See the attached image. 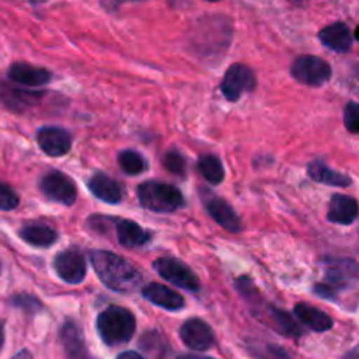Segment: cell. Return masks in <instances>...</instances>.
Wrapping results in <instances>:
<instances>
[{
	"label": "cell",
	"instance_id": "cell-1",
	"mask_svg": "<svg viewBox=\"0 0 359 359\" xmlns=\"http://www.w3.org/2000/svg\"><path fill=\"white\" fill-rule=\"evenodd\" d=\"M90 259L102 283L116 293H130L142 280L139 270L114 252L93 251Z\"/></svg>",
	"mask_w": 359,
	"mask_h": 359
},
{
	"label": "cell",
	"instance_id": "cell-2",
	"mask_svg": "<svg viewBox=\"0 0 359 359\" xmlns=\"http://www.w3.org/2000/svg\"><path fill=\"white\" fill-rule=\"evenodd\" d=\"M97 330L107 346L126 344L135 333V318L128 309L112 305L97 318Z\"/></svg>",
	"mask_w": 359,
	"mask_h": 359
},
{
	"label": "cell",
	"instance_id": "cell-3",
	"mask_svg": "<svg viewBox=\"0 0 359 359\" xmlns=\"http://www.w3.org/2000/svg\"><path fill=\"white\" fill-rule=\"evenodd\" d=\"M137 196L144 209L158 214L174 212L184 205V196L179 188L160 181H146L139 184Z\"/></svg>",
	"mask_w": 359,
	"mask_h": 359
},
{
	"label": "cell",
	"instance_id": "cell-4",
	"mask_svg": "<svg viewBox=\"0 0 359 359\" xmlns=\"http://www.w3.org/2000/svg\"><path fill=\"white\" fill-rule=\"evenodd\" d=\"M291 76L307 86H321L332 79V67L319 56H298L291 65Z\"/></svg>",
	"mask_w": 359,
	"mask_h": 359
},
{
	"label": "cell",
	"instance_id": "cell-5",
	"mask_svg": "<svg viewBox=\"0 0 359 359\" xmlns=\"http://www.w3.org/2000/svg\"><path fill=\"white\" fill-rule=\"evenodd\" d=\"M39 188H41L42 195L46 198H49L51 202L62 203V205L70 207L76 203L77 198V186L69 175H65L63 172L53 170L49 174H46L44 177L39 182Z\"/></svg>",
	"mask_w": 359,
	"mask_h": 359
},
{
	"label": "cell",
	"instance_id": "cell-6",
	"mask_svg": "<svg viewBox=\"0 0 359 359\" xmlns=\"http://www.w3.org/2000/svg\"><path fill=\"white\" fill-rule=\"evenodd\" d=\"M153 266L165 280H168L174 286L186 291H191V293L200 291L198 277L195 276V272L186 263L179 262L175 258H158L153 263Z\"/></svg>",
	"mask_w": 359,
	"mask_h": 359
},
{
	"label": "cell",
	"instance_id": "cell-7",
	"mask_svg": "<svg viewBox=\"0 0 359 359\" xmlns=\"http://www.w3.org/2000/svg\"><path fill=\"white\" fill-rule=\"evenodd\" d=\"M256 88L255 72L244 63H235L226 70L221 83V91L224 98L230 102H237L245 91H252Z\"/></svg>",
	"mask_w": 359,
	"mask_h": 359
},
{
	"label": "cell",
	"instance_id": "cell-8",
	"mask_svg": "<svg viewBox=\"0 0 359 359\" xmlns=\"http://www.w3.org/2000/svg\"><path fill=\"white\" fill-rule=\"evenodd\" d=\"M53 266H55L56 276L67 284H81L86 277V259L79 249L72 248L58 252Z\"/></svg>",
	"mask_w": 359,
	"mask_h": 359
},
{
	"label": "cell",
	"instance_id": "cell-9",
	"mask_svg": "<svg viewBox=\"0 0 359 359\" xmlns=\"http://www.w3.org/2000/svg\"><path fill=\"white\" fill-rule=\"evenodd\" d=\"M203 205H205L209 216L224 230L231 231V233H238L242 230L241 217L224 198L212 195V193H203Z\"/></svg>",
	"mask_w": 359,
	"mask_h": 359
},
{
	"label": "cell",
	"instance_id": "cell-10",
	"mask_svg": "<svg viewBox=\"0 0 359 359\" xmlns=\"http://www.w3.org/2000/svg\"><path fill=\"white\" fill-rule=\"evenodd\" d=\"M37 144L48 156H65L72 147V137L67 130L46 126L37 132Z\"/></svg>",
	"mask_w": 359,
	"mask_h": 359
},
{
	"label": "cell",
	"instance_id": "cell-11",
	"mask_svg": "<svg viewBox=\"0 0 359 359\" xmlns=\"http://www.w3.org/2000/svg\"><path fill=\"white\" fill-rule=\"evenodd\" d=\"M181 340L193 351H207L214 346L212 328L202 319H188L181 326Z\"/></svg>",
	"mask_w": 359,
	"mask_h": 359
},
{
	"label": "cell",
	"instance_id": "cell-12",
	"mask_svg": "<svg viewBox=\"0 0 359 359\" xmlns=\"http://www.w3.org/2000/svg\"><path fill=\"white\" fill-rule=\"evenodd\" d=\"M11 83L25 88H37L44 86L51 81V72L42 67L30 65V63H13L7 72Z\"/></svg>",
	"mask_w": 359,
	"mask_h": 359
},
{
	"label": "cell",
	"instance_id": "cell-13",
	"mask_svg": "<svg viewBox=\"0 0 359 359\" xmlns=\"http://www.w3.org/2000/svg\"><path fill=\"white\" fill-rule=\"evenodd\" d=\"M116 237H118L119 245L126 249H139L144 248L151 242V233L144 230L140 224L133 223L130 219H116Z\"/></svg>",
	"mask_w": 359,
	"mask_h": 359
},
{
	"label": "cell",
	"instance_id": "cell-14",
	"mask_svg": "<svg viewBox=\"0 0 359 359\" xmlns=\"http://www.w3.org/2000/svg\"><path fill=\"white\" fill-rule=\"evenodd\" d=\"M142 297L151 304L158 305L167 311H181L184 307V298L177 293V291L170 290V287L163 286V284L151 283L142 287Z\"/></svg>",
	"mask_w": 359,
	"mask_h": 359
},
{
	"label": "cell",
	"instance_id": "cell-15",
	"mask_svg": "<svg viewBox=\"0 0 359 359\" xmlns=\"http://www.w3.org/2000/svg\"><path fill=\"white\" fill-rule=\"evenodd\" d=\"M88 188H90L91 195L105 203H119L123 200L121 184L104 172H97L91 175Z\"/></svg>",
	"mask_w": 359,
	"mask_h": 359
},
{
	"label": "cell",
	"instance_id": "cell-16",
	"mask_svg": "<svg viewBox=\"0 0 359 359\" xmlns=\"http://www.w3.org/2000/svg\"><path fill=\"white\" fill-rule=\"evenodd\" d=\"M359 216V205L353 196L335 195L330 200L328 219L337 224H351Z\"/></svg>",
	"mask_w": 359,
	"mask_h": 359
},
{
	"label": "cell",
	"instance_id": "cell-17",
	"mask_svg": "<svg viewBox=\"0 0 359 359\" xmlns=\"http://www.w3.org/2000/svg\"><path fill=\"white\" fill-rule=\"evenodd\" d=\"M319 39L326 48L337 53H347L353 46V34L346 23H333L319 32Z\"/></svg>",
	"mask_w": 359,
	"mask_h": 359
},
{
	"label": "cell",
	"instance_id": "cell-18",
	"mask_svg": "<svg viewBox=\"0 0 359 359\" xmlns=\"http://www.w3.org/2000/svg\"><path fill=\"white\" fill-rule=\"evenodd\" d=\"M62 344L69 359H91L88 354L84 337L79 326L74 321H67L62 328Z\"/></svg>",
	"mask_w": 359,
	"mask_h": 359
},
{
	"label": "cell",
	"instance_id": "cell-19",
	"mask_svg": "<svg viewBox=\"0 0 359 359\" xmlns=\"http://www.w3.org/2000/svg\"><path fill=\"white\" fill-rule=\"evenodd\" d=\"M20 238L34 248H49L56 242L58 233L46 223H28L20 230Z\"/></svg>",
	"mask_w": 359,
	"mask_h": 359
},
{
	"label": "cell",
	"instance_id": "cell-20",
	"mask_svg": "<svg viewBox=\"0 0 359 359\" xmlns=\"http://www.w3.org/2000/svg\"><path fill=\"white\" fill-rule=\"evenodd\" d=\"M42 95L44 93L32 90H18V88L7 86V84L0 88V100L14 111H23V109L32 107L41 100Z\"/></svg>",
	"mask_w": 359,
	"mask_h": 359
},
{
	"label": "cell",
	"instance_id": "cell-21",
	"mask_svg": "<svg viewBox=\"0 0 359 359\" xmlns=\"http://www.w3.org/2000/svg\"><path fill=\"white\" fill-rule=\"evenodd\" d=\"M294 316L314 332H328L333 326V319L328 314L307 304H298L294 307Z\"/></svg>",
	"mask_w": 359,
	"mask_h": 359
},
{
	"label": "cell",
	"instance_id": "cell-22",
	"mask_svg": "<svg viewBox=\"0 0 359 359\" xmlns=\"http://www.w3.org/2000/svg\"><path fill=\"white\" fill-rule=\"evenodd\" d=\"M309 175H311L316 182L337 186V188H346V186L351 184L349 175L332 170V168L326 163H323V161H312V163L309 165Z\"/></svg>",
	"mask_w": 359,
	"mask_h": 359
},
{
	"label": "cell",
	"instance_id": "cell-23",
	"mask_svg": "<svg viewBox=\"0 0 359 359\" xmlns=\"http://www.w3.org/2000/svg\"><path fill=\"white\" fill-rule=\"evenodd\" d=\"M269 311V316L266 319L270 321V325L277 330L279 333L286 337H300L302 335V328L293 321L290 314H286L284 311H279L276 307H266Z\"/></svg>",
	"mask_w": 359,
	"mask_h": 359
},
{
	"label": "cell",
	"instance_id": "cell-24",
	"mask_svg": "<svg viewBox=\"0 0 359 359\" xmlns=\"http://www.w3.org/2000/svg\"><path fill=\"white\" fill-rule=\"evenodd\" d=\"M198 170L200 174L203 175V179H205L207 182H210V184H219V182H223V163H221L219 158L214 156V154H203V156H200Z\"/></svg>",
	"mask_w": 359,
	"mask_h": 359
},
{
	"label": "cell",
	"instance_id": "cell-25",
	"mask_svg": "<svg viewBox=\"0 0 359 359\" xmlns=\"http://www.w3.org/2000/svg\"><path fill=\"white\" fill-rule=\"evenodd\" d=\"M118 163L121 170L128 175H139L147 168L146 158L133 149H125L118 154Z\"/></svg>",
	"mask_w": 359,
	"mask_h": 359
},
{
	"label": "cell",
	"instance_id": "cell-26",
	"mask_svg": "<svg viewBox=\"0 0 359 359\" xmlns=\"http://www.w3.org/2000/svg\"><path fill=\"white\" fill-rule=\"evenodd\" d=\"M163 167L175 175L186 174V160L179 151H168L163 156Z\"/></svg>",
	"mask_w": 359,
	"mask_h": 359
},
{
	"label": "cell",
	"instance_id": "cell-27",
	"mask_svg": "<svg viewBox=\"0 0 359 359\" xmlns=\"http://www.w3.org/2000/svg\"><path fill=\"white\" fill-rule=\"evenodd\" d=\"M251 351L258 359H291L286 354V351L280 349V347H277V346H269V344L252 346Z\"/></svg>",
	"mask_w": 359,
	"mask_h": 359
},
{
	"label": "cell",
	"instance_id": "cell-28",
	"mask_svg": "<svg viewBox=\"0 0 359 359\" xmlns=\"http://www.w3.org/2000/svg\"><path fill=\"white\" fill-rule=\"evenodd\" d=\"M20 205V196L11 186L0 182V210H14Z\"/></svg>",
	"mask_w": 359,
	"mask_h": 359
},
{
	"label": "cell",
	"instance_id": "cell-29",
	"mask_svg": "<svg viewBox=\"0 0 359 359\" xmlns=\"http://www.w3.org/2000/svg\"><path fill=\"white\" fill-rule=\"evenodd\" d=\"M11 304H13L14 307L23 309V311H27L28 314H34V312L42 311V304L37 300V298L32 297V294H16V297L11 300Z\"/></svg>",
	"mask_w": 359,
	"mask_h": 359
},
{
	"label": "cell",
	"instance_id": "cell-30",
	"mask_svg": "<svg viewBox=\"0 0 359 359\" xmlns=\"http://www.w3.org/2000/svg\"><path fill=\"white\" fill-rule=\"evenodd\" d=\"M344 121H346V128L351 133H359V104L356 102H349L344 111Z\"/></svg>",
	"mask_w": 359,
	"mask_h": 359
},
{
	"label": "cell",
	"instance_id": "cell-31",
	"mask_svg": "<svg viewBox=\"0 0 359 359\" xmlns=\"http://www.w3.org/2000/svg\"><path fill=\"white\" fill-rule=\"evenodd\" d=\"M100 2L107 11H116L119 6H123L125 2H139V0H100Z\"/></svg>",
	"mask_w": 359,
	"mask_h": 359
},
{
	"label": "cell",
	"instance_id": "cell-32",
	"mask_svg": "<svg viewBox=\"0 0 359 359\" xmlns=\"http://www.w3.org/2000/svg\"><path fill=\"white\" fill-rule=\"evenodd\" d=\"M118 359H146L142 356V354H139V353H133V351H128V353H123V354H119V358Z\"/></svg>",
	"mask_w": 359,
	"mask_h": 359
},
{
	"label": "cell",
	"instance_id": "cell-33",
	"mask_svg": "<svg viewBox=\"0 0 359 359\" xmlns=\"http://www.w3.org/2000/svg\"><path fill=\"white\" fill-rule=\"evenodd\" d=\"M13 359H32V354L28 353V351H21V353H18Z\"/></svg>",
	"mask_w": 359,
	"mask_h": 359
},
{
	"label": "cell",
	"instance_id": "cell-34",
	"mask_svg": "<svg viewBox=\"0 0 359 359\" xmlns=\"http://www.w3.org/2000/svg\"><path fill=\"white\" fill-rule=\"evenodd\" d=\"M4 346V325L0 323V349H2Z\"/></svg>",
	"mask_w": 359,
	"mask_h": 359
},
{
	"label": "cell",
	"instance_id": "cell-35",
	"mask_svg": "<svg viewBox=\"0 0 359 359\" xmlns=\"http://www.w3.org/2000/svg\"><path fill=\"white\" fill-rule=\"evenodd\" d=\"M179 359H209V358H198V356H181Z\"/></svg>",
	"mask_w": 359,
	"mask_h": 359
},
{
	"label": "cell",
	"instance_id": "cell-36",
	"mask_svg": "<svg viewBox=\"0 0 359 359\" xmlns=\"http://www.w3.org/2000/svg\"><path fill=\"white\" fill-rule=\"evenodd\" d=\"M46 0H30V4H34V6H37V4H44Z\"/></svg>",
	"mask_w": 359,
	"mask_h": 359
},
{
	"label": "cell",
	"instance_id": "cell-37",
	"mask_svg": "<svg viewBox=\"0 0 359 359\" xmlns=\"http://www.w3.org/2000/svg\"><path fill=\"white\" fill-rule=\"evenodd\" d=\"M356 39H358V41H359V28H358V30H356Z\"/></svg>",
	"mask_w": 359,
	"mask_h": 359
},
{
	"label": "cell",
	"instance_id": "cell-38",
	"mask_svg": "<svg viewBox=\"0 0 359 359\" xmlns=\"http://www.w3.org/2000/svg\"><path fill=\"white\" fill-rule=\"evenodd\" d=\"M207 2H219V0H207Z\"/></svg>",
	"mask_w": 359,
	"mask_h": 359
}]
</instances>
